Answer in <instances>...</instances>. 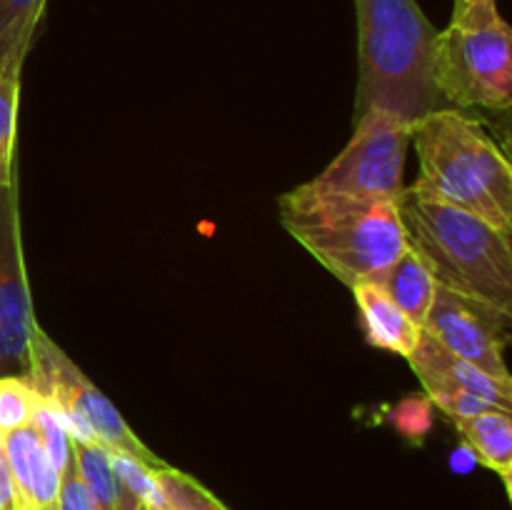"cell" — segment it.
I'll use <instances>...</instances> for the list:
<instances>
[{"label": "cell", "mask_w": 512, "mask_h": 510, "mask_svg": "<svg viewBox=\"0 0 512 510\" xmlns=\"http://www.w3.org/2000/svg\"><path fill=\"white\" fill-rule=\"evenodd\" d=\"M0 510H20L18 498H15L13 475H10L8 455H5L3 438H0Z\"/></svg>", "instance_id": "d4e9b609"}, {"label": "cell", "mask_w": 512, "mask_h": 510, "mask_svg": "<svg viewBox=\"0 0 512 510\" xmlns=\"http://www.w3.org/2000/svg\"><path fill=\"white\" fill-rule=\"evenodd\" d=\"M410 133V125L385 113H368L353 120L348 145L308 185L320 193L398 203L408 188L403 170Z\"/></svg>", "instance_id": "52a82bcc"}, {"label": "cell", "mask_w": 512, "mask_h": 510, "mask_svg": "<svg viewBox=\"0 0 512 510\" xmlns=\"http://www.w3.org/2000/svg\"><path fill=\"white\" fill-rule=\"evenodd\" d=\"M140 510H145V508H140Z\"/></svg>", "instance_id": "4316f807"}, {"label": "cell", "mask_w": 512, "mask_h": 510, "mask_svg": "<svg viewBox=\"0 0 512 510\" xmlns=\"http://www.w3.org/2000/svg\"><path fill=\"white\" fill-rule=\"evenodd\" d=\"M38 393L20 375L0 378V438L33 423Z\"/></svg>", "instance_id": "ffe728a7"}, {"label": "cell", "mask_w": 512, "mask_h": 510, "mask_svg": "<svg viewBox=\"0 0 512 510\" xmlns=\"http://www.w3.org/2000/svg\"><path fill=\"white\" fill-rule=\"evenodd\" d=\"M408 363L413 368V373L418 375L420 385H423V393L463 390V393L485 400L493 408L512 413V383L493 378L490 373L480 370L478 365L453 355L428 330H423Z\"/></svg>", "instance_id": "30bf717a"}, {"label": "cell", "mask_w": 512, "mask_h": 510, "mask_svg": "<svg viewBox=\"0 0 512 510\" xmlns=\"http://www.w3.org/2000/svg\"><path fill=\"white\" fill-rule=\"evenodd\" d=\"M58 510H103L98 500L90 495L80 475L70 465L63 475H60V490H58Z\"/></svg>", "instance_id": "cb8c5ba5"}, {"label": "cell", "mask_w": 512, "mask_h": 510, "mask_svg": "<svg viewBox=\"0 0 512 510\" xmlns=\"http://www.w3.org/2000/svg\"><path fill=\"white\" fill-rule=\"evenodd\" d=\"M420 175L408 193L465 210L512 235V168L493 135L465 110L445 108L413 125Z\"/></svg>", "instance_id": "7a4b0ae2"}, {"label": "cell", "mask_w": 512, "mask_h": 510, "mask_svg": "<svg viewBox=\"0 0 512 510\" xmlns=\"http://www.w3.org/2000/svg\"><path fill=\"white\" fill-rule=\"evenodd\" d=\"M20 510H58L60 473L48 458L33 425L3 435Z\"/></svg>", "instance_id": "8fae6325"}, {"label": "cell", "mask_w": 512, "mask_h": 510, "mask_svg": "<svg viewBox=\"0 0 512 510\" xmlns=\"http://www.w3.org/2000/svg\"><path fill=\"white\" fill-rule=\"evenodd\" d=\"M358 95L353 120L385 113L405 125L450 108L438 80L435 28L418 0H355Z\"/></svg>", "instance_id": "6da1fadb"}, {"label": "cell", "mask_w": 512, "mask_h": 510, "mask_svg": "<svg viewBox=\"0 0 512 510\" xmlns=\"http://www.w3.org/2000/svg\"><path fill=\"white\" fill-rule=\"evenodd\" d=\"M408 248L420 255L438 285L512 318L510 235L485 220L418 198L398 200Z\"/></svg>", "instance_id": "277c9868"}, {"label": "cell", "mask_w": 512, "mask_h": 510, "mask_svg": "<svg viewBox=\"0 0 512 510\" xmlns=\"http://www.w3.org/2000/svg\"><path fill=\"white\" fill-rule=\"evenodd\" d=\"M110 463H113L115 473H118L125 490H128L145 510H165L163 490H160L158 478H155V465L143 463V460L133 458V455L128 453H115V450H110Z\"/></svg>", "instance_id": "ac0fdd59"}, {"label": "cell", "mask_w": 512, "mask_h": 510, "mask_svg": "<svg viewBox=\"0 0 512 510\" xmlns=\"http://www.w3.org/2000/svg\"><path fill=\"white\" fill-rule=\"evenodd\" d=\"M283 228L340 283L378 280L408 250L398 203L313 190L308 183L278 203Z\"/></svg>", "instance_id": "3957f363"}, {"label": "cell", "mask_w": 512, "mask_h": 510, "mask_svg": "<svg viewBox=\"0 0 512 510\" xmlns=\"http://www.w3.org/2000/svg\"><path fill=\"white\" fill-rule=\"evenodd\" d=\"M38 328L25 273L18 180H13L0 185V378L28 375Z\"/></svg>", "instance_id": "ba28073f"}, {"label": "cell", "mask_w": 512, "mask_h": 510, "mask_svg": "<svg viewBox=\"0 0 512 510\" xmlns=\"http://www.w3.org/2000/svg\"><path fill=\"white\" fill-rule=\"evenodd\" d=\"M33 425L38 430L40 440H43V448L48 453V458L53 460V465L58 468V473L63 475L65 470L73 465V440H70L68 430H65L60 413L38 395V403H35L33 413Z\"/></svg>", "instance_id": "44dd1931"}, {"label": "cell", "mask_w": 512, "mask_h": 510, "mask_svg": "<svg viewBox=\"0 0 512 510\" xmlns=\"http://www.w3.org/2000/svg\"><path fill=\"white\" fill-rule=\"evenodd\" d=\"M438 80L450 108H510L512 33L498 0L453 8L450 25L440 30Z\"/></svg>", "instance_id": "5b68a950"}, {"label": "cell", "mask_w": 512, "mask_h": 510, "mask_svg": "<svg viewBox=\"0 0 512 510\" xmlns=\"http://www.w3.org/2000/svg\"><path fill=\"white\" fill-rule=\"evenodd\" d=\"M20 78L0 75V185L15 178V133H18Z\"/></svg>", "instance_id": "d6986e66"}, {"label": "cell", "mask_w": 512, "mask_h": 510, "mask_svg": "<svg viewBox=\"0 0 512 510\" xmlns=\"http://www.w3.org/2000/svg\"><path fill=\"white\" fill-rule=\"evenodd\" d=\"M160 490H163L165 510H228L200 480L173 465L155 468Z\"/></svg>", "instance_id": "e0dca14e"}, {"label": "cell", "mask_w": 512, "mask_h": 510, "mask_svg": "<svg viewBox=\"0 0 512 510\" xmlns=\"http://www.w3.org/2000/svg\"><path fill=\"white\" fill-rule=\"evenodd\" d=\"M468 3H473V0H455L453 8H463V5H468Z\"/></svg>", "instance_id": "484cf974"}, {"label": "cell", "mask_w": 512, "mask_h": 510, "mask_svg": "<svg viewBox=\"0 0 512 510\" xmlns=\"http://www.w3.org/2000/svg\"><path fill=\"white\" fill-rule=\"evenodd\" d=\"M25 380L60 413L70 440L100 443L115 453H128L148 465H165L138 435L133 433L120 410L95 388L88 375L63 353L58 343L38 328L30 348V368Z\"/></svg>", "instance_id": "8992f818"}, {"label": "cell", "mask_w": 512, "mask_h": 510, "mask_svg": "<svg viewBox=\"0 0 512 510\" xmlns=\"http://www.w3.org/2000/svg\"><path fill=\"white\" fill-rule=\"evenodd\" d=\"M425 395H428L430 403H433L440 413L448 415L450 423L475 418V415L493 408L490 403H485V400L475 398V395L470 393H463V390H440V393H425Z\"/></svg>", "instance_id": "603a6c76"}, {"label": "cell", "mask_w": 512, "mask_h": 510, "mask_svg": "<svg viewBox=\"0 0 512 510\" xmlns=\"http://www.w3.org/2000/svg\"><path fill=\"white\" fill-rule=\"evenodd\" d=\"M73 468L103 510H140L143 505L125 490L110 463V450L100 443L73 440Z\"/></svg>", "instance_id": "9a60e30c"}, {"label": "cell", "mask_w": 512, "mask_h": 510, "mask_svg": "<svg viewBox=\"0 0 512 510\" xmlns=\"http://www.w3.org/2000/svg\"><path fill=\"white\" fill-rule=\"evenodd\" d=\"M510 325L512 318L508 315L438 285V295L423 330H428L443 348L458 358L478 365L493 378L512 383L510 368L505 363Z\"/></svg>", "instance_id": "9c48e42d"}, {"label": "cell", "mask_w": 512, "mask_h": 510, "mask_svg": "<svg viewBox=\"0 0 512 510\" xmlns=\"http://www.w3.org/2000/svg\"><path fill=\"white\" fill-rule=\"evenodd\" d=\"M375 283L393 298V303L413 320L415 325L425 328L433 300L438 295V280L420 260L415 250H405Z\"/></svg>", "instance_id": "5bb4252c"}, {"label": "cell", "mask_w": 512, "mask_h": 510, "mask_svg": "<svg viewBox=\"0 0 512 510\" xmlns=\"http://www.w3.org/2000/svg\"><path fill=\"white\" fill-rule=\"evenodd\" d=\"M512 413L490 408L475 418L458 420L460 438L473 453L475 463L493 470L503 480L505 490L512 493Z\"/></svg>", "instance_id": "4fadbf2b"}, {"label": "cell", "mask_w": 512, "mask_h": 510, "mask_svg": "<svg viewBox=\"0 0 512 510\" xmlns=\"http://www.w3.org/2000/svg\"><path fill=\"white\" fill-rule=\"evenodd\" d=\"M350 293L358 305L360 325L368 345L408 360L423 335V328L415 325L375 280H360L350 285Z\"/></svg>", "instance_id": "7c38bea8"}, {"label": "cell", "mask_w": 512, "mask_h": 510, "mask_svg": "<svg viewBox=\"0 0 512 510\" xmlns=\"http://www.w3.org/2000/svg\"><path fill=\"white\" fill-rule=\"evenodd\" d=\"M433 410L435 405L430 403V398L425 393L408 395V398H403L398 405L390 408L388 423L403 438H408L410 443L420 445L425 440V435L433 430Z\"/></svg>", "instance_id": "7402d4cb"}, {"label": "cell", "mask_w": 512, "mask_h": 510, "mask_svg": "<svg viewBox=\"0 0 512 510\" xmlns=\"http://www.w3.org/2000/svg\"><path fill=\"white\" fill-rule=\"evenodd\" d=\"M48 0H0V75L20 78Z\"/></svg>", "instance_id": "2e32d148"}]
</instances>
